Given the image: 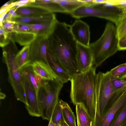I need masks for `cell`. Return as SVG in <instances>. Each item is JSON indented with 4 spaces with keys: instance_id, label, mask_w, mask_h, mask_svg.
I'll return each mask as SVG.
<instances>
[{
    "instance_id": "cell-1",
    "label": "cell",
    "mask_w": 126,
    "mask_h": 126,
    "mask_svg": "<svg viewBox=\"0 0 126 126\" xmlns=\"http://www.w3.org/2000/svg\"><path fill=\"white\" fill-rule=\"evenodd\" d=\"M70 26L57 20L47 38V47L58 63L72 77L80 73L76 60L77 43L71 32Z\"/></svg>"
},
{
    "instance_id": "cell-2",
    "label": "cell",
    "mask_w": 126,
    "mask_h": 126,
    "mask_svg": "<svg viewBox=\"0 0 126 126\" xmlns=\"http://www.w3.org/2000/svg\"><path fill=\"white\" fill-rule=\"evenodd\" d=\"M96 67L72 76L70 81V97L74 105L79 104L84 108L92 121L96 111Z\"/></svg>"
},
{
    "instance_id": "cell-3",
    "label": "cell",
    "mask_w": 126,
    "mask_h": 126,
    "mask_svg": "<svg viewBox=\"0 0 126 126\" xmlns=\"http://www.w3.org/2000/svg\"><path fill=\"white\" fill-rule=\"evenodd\" d=\"M116 27L110 22H108L100 38L90 44L89 47L93 54L94 66H100L108 58L118 50Z\"/></svg>"
},
{
    "instance_id": "cell-4",
    "label": "cell",
    "mask_w": 126,
    "mask_h": 126,
    "mask_svg": "<svg viewBox=\"0 0 126 126\" xmlns=\"http://www.w3.org/2000/svg\"><path fill=\"white\" fill-rule=\"evenodd\" d=\"M63 86V83L55 79H43L39 85L37 96L41 117L43 119L50 120Z\"/></svg>"
},
{
    "instance_id": "cell-5",
    "label": "cell",
    "mask_w": 126,
    "mask_h": 126,
    "mask_svg": "<svg viewBox=\"0 0 126 126\" xmlns=\"http://www.w3.org/2000/svg\"><path fill=\"white\" fill-rule=\"evenodd\" d=\"M17 51L15 45L7 47L3 49V59L7 68L9 80L16 98L28 106L23 77L16 59Z\"/></svg>"
},
{
    "instance_id": "cell-6",
    "label": "cell",
    "mask_w": 126,
    "mask_h": 126,
    "mask_svg": "<svg viewBox=\"0 0 126 126\" xmlns=\"http://www.w3.org/2000/svg\"><path fill=\"white\" fill-rule=\"evenodd\" d=\"M109 71L104 73L99 72L96 74L95 83L96 100L95 112L102 115L106 106L116 92L110 81Z\"/></svg>"
},
{
    "instance_id": "cell-7",
    "label": "cell",
    "mask_w": 126,
    "mask_h": 126,
    "mask_svg": "<svg viewBox=\"0 0 126 126\" xmlns=\"http://www.w3.org/2000/svg\"><path fill=\"white\" fill-rule=\"evenodd\" d=\"M126 103V89L116 92L108 104L103 114L95 112L92 126H109L118 110Z\"/></svg>"
},
{
    "instance_id": "cell-8",
    "label": "cell",
    "mask_w": 126,
    "mask_h": 126,
    "mask_svg": "<svg viewBox=\"0 0 126 126\" xmlns=\"http://www.w3.org/2000/svg\"><path fill=\"white\" fill-rule=\"evenodd\" d=\"M74 18L79 19L87 16H94L107 20L116 25L122 14L107 9L100 4L86 5L82 6L70 14Z\"/></svg>"
},
{
    "instance_id": "cell-9",
    "label": "cell",
    "mask_w": 126,
    "mask_h": 126,
    "mask_svg": "<svg viewBox=\"0 0 126 126\" xmlns=\"http://www.w3.org/2000/svg\"><path fill=\"white\" fill-rule=\"evenodd\" d=\"M47 38L40 37H37L31 44L30 45V63L37 61L42 62L51 68L47 56Z\"/></svg>"
},
{
    "instance_id": "cell-10",
    "label": "cell",
    "mask_w": 126,
    "mask_h": 126,
    "mask_svg": "<svg viewBox=\"0 0 126 126\" xmlns=\"http://www.w3.org/2000/svg\"><path fill=\"white\" fill-rule=\"evenodd\" d=\"M70 30L77 43L89 47L90 32L89 27L87 24L80 19H77L70 25Z\"/></svg>"
},
{
    "instance_id": "cell-11",
    "label": "cell",
    "mask_w": 126,
    "mask_h": 126,
    "mask_svg": "<svg viewBox=\"0 0 126 126\" xmlns=\"http://www.w3.org/2000/svg\"><path fill=\"white\" fill-rule=\"evenodd\" d=\"M76 60L80 73L88 70L94 66V59L89 47L77 43Z\"/></svg>"
},
{
    "instance_id": "cell-12",
    "label": "cell",
    "mask_w": 126,
    "mask_h": 126,
    "mask_svg": "<svg viewBox=\"0 0 126 126\" xmlns=\"http://www.w3.org/2000/svg\"><path fill=\"white\" fill-rule=\"evenodd\" d=\"M23 77L28 104V106L25 105L26 109L30 115L38 117H41L36 91L28 81L25 77Z\"/></svg>"
},
{
    "instance_id": "cell-13",
    "label": "cell",
    "mask_w": 126,
    "mask_h": 126,
    "mask_svg": "<svg viewBox=\"0 0 126 126\" xmlns=\"http://www.w3.org/2000/svg\"><path fill=\"white\" fill-rule=\"evenodd\" d=\"M47 54L48 63L57 80L63 84L70 81L71 76L56 60L47 47Z\"/></svg>"
},
{
    "instance_id": "cell-14",
    "label": "cell",
    "mask_w": 126,
    "mask_h": 126,
    "mask_svg": "<svg viewBox=\"0 0 126 126\" xmlns=\"http://www.w3.org/2000/svg\"><path fill=\"white\" fill-rule=\"evenodd\" d=\"M57 20L56 19L51 21L26 24L31 29L32 32L36 34L37 37L48 38L51 33Z\"/></svg>"
},
{
    "instance_id": "cell-15",
    "label": "cell",
    "mask_w": 126,
    "mask_h": 126,
    "mask_svg": "<svg viewBox=\"0 0 126 126\" xmlns=\"http://www.w3.org/2000/svg\"><path fill=\"white\" fill-rule=\"evenodd\" d=\"M25 6L37 7L46 10L50 12L66 13L57 0H33Z\"/></svg>"
},
{
    "instance_id": "cell-16",
    "label": "cell",
    "mask_w": 126,
    "mask_h": 126,
    "mask_svg": "<svg viewBox=\"0 0 126 126\" xmlns=\"http://www.w3.org/2000/svg\"><path fill=\"white\" fill-rule=\"evenodd\" d=\"M9 39L12 43L16 42L21 46L30 45L37 38L36 34L31 32H15L9 33Z\"/></svg>"
},
{
    "instance_id": "cell-17",
    "label": "cell",
    "mask_w": 126,
    "mask_h": 126,
    "mask_svg": "<svg viewBox=\"0 0 126 126\" xmlns=\"http://www.w3.org/2000/svg\"><path fill=\"white\" fill-rule=\"evenodd\" d=\"M35 73L45 80H57L52 70L47 65L41 62L32 63Z\"/></svg>"
},
{
    "instance_id": "cell-18",
    "label": "cell",
    "mask_w": 126,
    "mask_h": 126,
    "mask_svg": "<svg viewBox=\"0 0 126 126\" xmlns=\"http://www.w3.org/2000/svg\"><path fill=\"white\" fill-rule=\"evenodd\" d=\"M56 19L55 15L52 13L44 15L17 17L13 19L12 21L24 24H30L51 21Z\"/></svg>"
},
{
    "instance_id": "cell-19",
    "label": "cell",
    "mask_w": 126,
    "mask_h": 126,
    "mask_svg": "<svg viewBox=\"0 0 126 126\" xmlns=\"http://www.w3.org/2000/svg\"><path fill=\"white\" fill-rule=\"evenodd\" d=\"M15 10L17 17L44 15L52 13L42 8L25 6L19 7Z\"/></svg>"
},
{
    "instance_id": "cell-20",
    "label": "cell",
    "mask_w": 126,
    "mask_h": 126,
    "mask_svg": "<svg viewBox=\"0 0 126 126\" xmlns=\"http://www.w3.org/2000/svg\"><path fill=\"white\" fill-rule=\"evenodd\" d=\"M21 74L34 88L37 94L39 85L37 81V75L34 72L32 64L29 63L20 69Z\"/></svg>"
},
{
    "instance_id": "cell-21",
    "label": "cell",
    "mask_w": 126,
    "mask_h": 126,
    "mask_svg": "<svg viewBox=\"0 0 126 126\" xmlns=\"http://www.w3.org/2000/svg\"><path fill=\"white\" fill-rule=\"evenodd\" d=\"M78 126H92V121L81 105H76Z\"/></svg>"
},
{
    "instance_id": "cell-22",
    "label": "cell",
    "mask_w": 126,
    "mask_h": 126,
    "mask_svg": "<svg viewBox=\"0 0 126 126\" xmlns=\"http://www.w3.org/2000/svg\"><path fill=\"white\" fill-rule=\"evenodd\" d=\"M60 104L65 123L69 126H76L75 116L68 104L62 100Z\"/></svg>"
},
{
    "instance_id": "cell-23",
    "label": "cell",
    "mask_w": 126,
    "mask_h": 126,
    "mask_svg": "<svg viewBox=\"0 0 126 126\" xmlns=\"http://www.w3.org/2000/svg\"><path fill=\"white\" fill-rule=\"evenodd\" d=\"M66 13L70 14L78 8L83 5H88L84 0H57Z\"/></svg>"
},
{
    "instance_id": "cell-24",
    "label": "cell",
    "mask_w": 126,
    "mask_h": 126,
    "mask_svg": "<svg viewBox=\"0 0 126 126\" xmlns=\"http://www.w3.org/2000/svg\"><path fill=\"white\" fill-rule=\"evenodd\" d=\"M29 53L30 45L24 46L17 53L16 59L20 69L30 63Z\"/></svg>"
},
{
    "instance_id": "cell-25",
    "label": "cell",
    "mask_w": 126,
    "mask_h": 126,
    "mask_svg": "<svg viewBox=\"0 0 126 126\" xmlns=\"http://www.w3.org/2000/svg\"><path fill=\"white\" fill-rule=\"evenodd\" d=\"M126 122V103L117 111L109 126H120Z\"/></svg>"
},
{
    "instance_id": "cell-26",
    "label": "cell",
    "mask_w": 126,
    "mask_h": 126,
    "mask_svg": "<svg viewBox=\"0 0 126 126\" xmlns=\"http://www.w3.org/2000/svg\"><path fill=\"white\" fill-rule=\"evenodd\" d=\"M60 100L59 99L54 108L50 119L57 126H60L61 121L64 120L60 105Z\"/></svg>"
},
{
    "instance_id": "cell-27",
    "label": "cell",
    "mask_w": 126,
    "mask_h": 126,
    "mask_svg": "<svg viewBox=\"0 0 126 126\" xmlns=\"http://www.w3.org/2000/svg\"><path fill=\"white\" fill-rule=\"evenodd\" d=\"M116 30L118 40L126 35V13H122L117 24Z\"/></svg>"
},
{
    "instance_id": "cell-28",
    "label": "cell",
    "mask_w": 126,
    "mask_h": 126,
    "mask_svg": "<svg viewBox=\"0 0 126 126\" xmlns=\"http://www.w3.org/2000/svg\"><path fill=\"white\" fill-rule=\"evenodd\" d=\"M111 77L118 78L126 77V63L121 64L109 71Z\"/></svg>"
},
{
    "instance_id": "cell-29",
    "label": "cell",
    "mask_w": 126,
    "mask_h": 126,
    "mask_svg": "<svg viewBox=\"0 0 126 126\" xmlns=\"http://www.w3.org/2000/svg\"><path fill=\"white\" fill-rule=\"evenodd\" d=\"M110 81L112 85L115 92L126 89V77L118 78L111 76Z\"/></svg>"
},
{
    "instance_id": "cell-30",
    "label": "cell",
    "mask_w": 126,
    "mask_h": 126,
    "mask_svg": "<svg viewBox=\"0 0 126 126\" xmlns=\"http://www.w3.org/2000/svg\"><path fill=\"white\" fill-rule=\"evenodd\" d=\"M0 38V45L1 47H4L10 43V40L9 37V33L1 27Z\"/></svg>"
},
{
    "instance_id": "cell-31",
    "label": "cell",
    "mask_w": 126,
    "mask_h": 126,
    "mask_svg": "<svg viewBox=\"0 0 126 126\" xmlns=\"http://www.w3.org/2000/svg\"><path fill=\"white\" fill-rule=\"evenodd\" d=\"M15 32H31V30L26 24L17 23L13 21Z\"/></svg>"
},
{
    "instance_id": "cell-32",
    "label": "cell",
    "mask_w": 126,
    "mask_h": 126,
    "mask_svg": "<svg viewBox=\"0 0 126 126\" xmlns=\"http://www.w3.org/2000/svg\"><path fill=\"white\" fill-rule=\"evenodd\" d=\"M1 27L8 33H13L15 32L13 24L11 21L3 22L2 23V26Z\"/></svg>"
},
{
    "instance_id": "cell-33",
    "label": "cell",
    "mask_w": 126,
    "mask_h": 126,
    "mask_svg": "<svg viewBox=\"0 0 126 126\" xmlns=\"http://www.w3.org/2000/svg\"><path fill=\"white\" fill-rule=\"evenodd\" d=\"M111 4L122 11L126 8V0H109Z\"/></svg>"
},
{
    "instance_id": "cell-34",
    "label": "cell",
    "mask_w": 126,
    "mask_h": 126,
    "mask_svg": "<svg viewBox=\"0 0 126 126\" xmlns=\"http://www.w3.org/2000/svg\"><path fill=\"white\" fill-rule=\"evenodd\" d=\"M117 47L118 50H126V35L118 40Z\"/></svg>"
},
{
    "instance_id": "cell-35",
    "label": "cell",
    "mask_w": 126,
    "mask_h": 126,
    "mask_svg": "<svg viewBox=\"0 0 126 126\" xmlns=\"http://www.w3.org/2000/svg\"><path fill=\"white\" fill-rule=\"evenodd\" d=\"M33 0H21L16 1L17 3L11 9H15L19 7L24 6L28 3L32 2Z\"/></svg>"
},
{
    "instance_id": "cell-36",
    "label": "cell",
    "mask_w": 126,
    "mask_h": 126,
    "mask_svg": "<svg viewBox=\"0 0 126 126\" xmlns=\"http://www.w3.org/2000/svg\"><path fill=\"white\" fill-rule=\"evenodd\" d=\"M8 12L11 15L12 19V21L13 19L18 17L15 12V9H11L8 11Z\"/></svg>"
},
{
    "instance_id": "cell-37",
    "label": "cell",
    "mask_w": 126,
    "mask_h": 126,
    "mask_svg": "<svg viewBox=\"0 0 126 126\" xmlns=\"http://www.w3.org/2000/svg\"><path fill=\"white\" fill-rule=\"evenodd\" d=\"M9 20L12 21L11 15L8 12L3 17V22Z\"/></svg>"
},
{
    "instance_id": "cell-38",
    "label": "cell",
    "mask_w": 126,
    "mask_h": 126,
    "mask_svg": "<svg viewBox=\"0 0 126 126\" xmlns=\"http://www.w3.org/2000/svg\"><path fill=\"white\" fill-rule=\"evenodd\" d=\"M9 10V6L7 7L0 8V14H1L5 12L8 11Z\"/></svg>"
},
{
    "instance_id": "cell-39",
    "label": "cell",
    "mask_w": 126,
    "mask_h": 126,
    "mask_svg": "<svg viewBox=\"0 0 126 126\" xmlns=\"http://www.w3.org/2000/svg\"><path fill=\"white\" fill-rule=\"evenodd\" d=\"M60 126H69L65 123L64 120H62L60 123Z\"/></svg>"
},
{
    "instance_id": "cell-40",
    "label": "cell",
    "mask_w": 126,
    "mask_h": 126,
    "mask_svg": "<svg viewBox=\"0 0 126 126\" xmlns=\"http://www.w3.org/2000/svg\"><path fill=\"white\" fill-rule=\"evenodd\" d=\"M48 126H57L55 124L52 122L51 120L49 121V123Z\"/></svg>"
},
{
    "instance_id": "cell-41",
    "label": "cell",
    "mask_w": 126,
    "mask_h": 126,
    "mask_svg": "<svg viewBox=\"0 0 126 126\" xmlns=\"http://www.w3.org/2000/svg\"><path fill=\"white\" fill-rule=\"evenodd\" d=\"M6 96L3 93L0 92V99H4Z\"/></svg>"
},
{
    "instance_id": "cell-42",
    "label": "cell",
    "mask_w": 126,
    "mask_h": 126,
    "mask_svg": "<svg viewBox=\"0 0 126 126\" xmlns=\"http://www.w3.org/2000/svg\"><path fill=\"white\" fill-rule=\"evenodd\" d=\"M3 18L0 16V22L3 23Z\"/></svg>"
},
{
    "instance_id": "cell-43",
    "label": "cell",
    "mask_w": 126,
    "mask_h": 126,
    "mask_svg": "<svg viewBox=\"0 0 126 126\" xmlns=\"http://www.w3.org/2000/svg\"><path fill=\"white\" fill-rule=\"evenodd\" d=\"M122 13H126V8L122 11Z\"/></svg>"
},
{
    "instance_id": "cell-44",
    "label": "cell",
    "mask_w": 126,
    "mask_h": 126,
    "mask_svg": "<svg viewBox=\"0 0 126 126\" xmlns=\"http://www.w3.org/2000/svg\"><path fill=\"white\" fill-rule=\"evenodd\" d=\"M120 126H126V122L123 123Z\"/></svg>"
}]
</instances>
